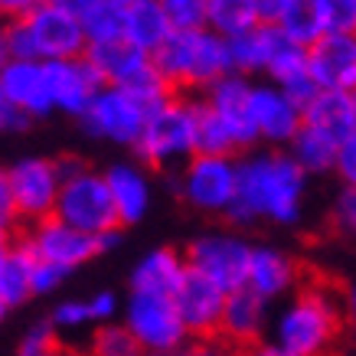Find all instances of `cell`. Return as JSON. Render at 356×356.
Wrapping results in <instances>:
<instances>
[{
	"label": "cell",
	"instance_id": "6da1fadb",
	"mask_svg": "<svg viewBox=\"0 0 356 356\" xmlns=\"http://www.w3.org/2000/svg\"><path fill=\"white\" fill-rule=\"evenodd\" d=\"M307 173L288 151H265L238 157V200L229 209V222L248 226L255 219H271L291 226L301 219Z\"/></svg>",
	"mask_w": 356,
	"mask_h": 356
},
{
	"label": "cell",
	"instance_id": "7a4b0ae2",
	"mask_svg": "<svg viewBox=\"0 0 356 356\" xmlns=\"http://www.w3.org/2000/svg\"><path fill=\"white\" fill-rule=\"evenodd\" d=\"M154 65L177 88H213L232 72L229 40L206 30H173V36L154 53Z\"/></svg>",
	"mask_w": 356,
	"mask_h": 356
},
{
	"label": "cell",
	"instance_id": "3957f363",
	"mask_svg": "<svg viewBox=\"0 0 356 356\" xmlns=\"http://www.w3.org/2000/svg\"><path fill=\"white\" fill-rule=\"evenodd\" d=\"M346 307L334 294L314 284L304 288L275 324V343L298 356H327L340 340Z\"/></svg>",
	"mask_w": 356,
	"mask_h": 356
},
{
	"label": "cell",
	"instance_id": "277c9868",
	"mask_svg": "<svg viewBox=\"0 0 356 356\" xmlns=\"http://www.w3.org/2000/svg\"><path fill=\"white\" fill-rule=\"evenodd\" d=\"M138 157L154 170H184L196 157V102L173 95L167 105L147 115L144 138L134 147Z\"/></svg>",
	"mask_w": 356,
	"mask_h": 356
},
{
	"label": "cell",
	"instance_id": "5b68a950",
	"mask_svg": "<svg viewBox=\"0 0 356 356\" xmlns=\"http://www.w3.org/2000/svg\"><path fill=\"white\" fill-rule=\"evenodd\" d=\"M173 190L186 206L213 216H229L238 200V157L196 154L184 170L173 173Z\"/></svg>",
	"mask_w": 356,
	"mask_h": 356
},
{
	"label": "cell",
	"instance_id": "8992f818",
	"mask_svg": "<svg viewBox=\"0 0 356 356\" xmlns=\"http://www.w3.org/2000/svg\"><path fill=\"white\" fill-rule=\"evenodd\" d=\"M56 219H63L72 229L88 232L95 238L118 232L121 216L105 173L86 170L82 177L63 184V193H59V203H56Z\"/></svg>",
	"mask_w": 356,
	"mask_h": 356
},
{
	"label": "cell",
	"instance_id": "52a82bcc",
	"mask_svg": "<svg viewBox=\"0 0 356 356\" xmlns=\"http://www.w3.org/2000/svg\"><path fill=\"white\" fill-rule=\"evenodd\" d=\"M124 327L138 337V343L147 350V356L184 353V343L190 337L173 298H157V294L131 291L128 304H124Z\"/></svg>",
	"mask_w": 356,
	"mask_h": 356
},
{
	"label": "cell",
	"instance_id": "ba28073f",
	"mask_svg": "<svg viewBox=\"0 0 356 356\" xmlns=\"http://www.w3.org/2000/svg\"><path fill=\"white\" fill-rule=\"evenodd\" d=\"M0 184L10 190L17 213H20V222L36 226V222L56 216V203H59V193H63V180H59L56 161L20 157V161H13L3 170Z\"/></svg>",
	"mask_w": 356,
	"mask_h": 356
},
{
	"label": "cell",
	"instance_id": "9c48e42d",
	"mask_svg": "<svg viewBox=\"0 0 356 356\" xmlns=\"http://www.w3.org/2000/svg\"><path fill=\"white\" fill-rule=\"evenodd\" d=\"M252 252L242 236L232 232H206L186 245V265L209 281H216L222 291H242L248 288V265H252Z\"/></svg>",
	"mask_w": 356,
	"mask_h": 356
},
{
	"label": "cell",
	"instance_id": "30bf717a",
	"mask_svg": "<svg viewBox=\"0 0 356 356\" xmlns=\"http://www.w3.org/2000/svg\"><path fill=\"white\" fill-rule=\"evenodd\" d=\"M26 245L33 248V255L43 261H53V265H63V268H79V265H86L88 259H95L102 255L105 248L118 245V232H111V236H88V232H79L72 229L69 222L63 219H43V222H36L30 226L26 232Z\"/></svg>",
	"mask_w": 356,
	"mask_h": 356
},
{
	"label": "cell",
	"instance_id": "8fae6325",
	"mask_svg": "<svg viewBox=\"0 0 356 356\" xmlns=\"http://www.w3.org/2000/svg\"><path fill=\"white\" fill-rule=\"evenodd\" d=\"M147 115L151 111L144 108L138 98H131L124 88L105 86L98 92L95 105L82 118V128L92 138L111 140L121 147H138L140 138H144V128H147Z\"/></svg>",
	"mask_w": 356,
	"mask_h": 356
},
{
	"label": "cell",
	"instance_id": "7c38bea8",
	"mask_svg": "<svg viewBox=\"0 0 356 356\" xmlns=\"http://www.w3.org/2000/svg\"><path fill=\"white\" fill-rule=\"evenodd\" d=\"M30 23V33L36 40L40 59L43 63H63V59H82L88 53L86 26L79 17H72L69 10H63L59 3L46 0L40 3L30 17H23Z\"/></svg>",
	"mask_w": 356,
	"mask_h": 356
},
{
	"label": "cell",
	"instance_id": "4fadbf2b",
	"mask_svg": "<svg viewBox=\"0 0 356 356\" xmlns=\"http://www.w3.org/2000/svg\"><path fill=\"white\" fill-rule=\"evenodd\" d=\"M229 291H222L216 281H209L200 271H186L180 291L173 294V304L184 317L186 330L196 340H219V327H222V314H226Z\"/></svg>",
	"mask_w": 356,
	"mask_h": 356
},
{
	"label": "cell",
	"instance_id": "5bb4252c",
	"mask_svg": "<svg viewBox=\"0 0 356 356\" xmlns=\"http://www.w3.org/2000/svg\"><path fill=\"white\" fill-rule=\"evenodd\" d=\"M252 118L259 128V140H268L271 147H291V140L304 128V108L284 88L259 82L252 88Z\"/></svg>",
	"mask_w": 356,
	"mask_h": 356
},
{
	"label": "cell",
	"instance_id": "9a60e30c",
	"mask_svg": "<svg viewBox=\"0 0 356 356\" xmlns=\"http://www.w3.org/2000/svg\"><path fill=\"white\" fill-rule=\"evenodd\" d=\"M46 79H49V95H53L56 111H65L72 118H86L88 108L95 105L98 92L105 88L86 56L82 59H63V63H46Z\"/></svg>",
	"mask_w": 356,
	"mask_h": 356
},
{
	"label": "cell",
	"instance_id": "2e32d148",
	"mask_svg": "<svg viewBox=\"0 0 356 356\" xmlns=\"http://www.w3.org/2000/svg\"><path fill=\"white\" fill-rule=\"evenodd\" d=\"M252 88H255V82L248 76L229 72L213 88H206V95H203L206 105L216 111L219 118L226 121V128L232 131L238 151L259 144V128H255V118H252Z\"/></svg>",
	"mask_w": 356,
	"mask_h": 356
},
{
	"label": "cell",
	"instance_id": "e0dca14e",
	"mask_svg": "<svg viewBox=\"0 0 356 356\" xmlns=\"http://www.w3.org/2000/svg\"><path fill=\"white\" fill-rule=\"evenodd\" d=\"M311 76L321 92H350L356 95V36L327 33L307 49Z\"/></svg>",
	"mask_w": 356,
	"mask_h": 356
},
{
	"label": "cell",
	"instance_id": "ac0fdd59",
	"mask_svg": "<svg viewBox=\"0 0 356 356\" xmlns=\"http://www.w3.org/2000/svg\"><path fill=\"white\" fill-rule=\"evenodd\" d=\"M0 102L26 111L30 118H43L56 111L49 95L46 63H3L0 65Z\"/></svg>",
	"mask_w": 356,
	"mask_h": 356
},
{
	"label": "cell",
	"instance_id": "d6986e66",
	"mask_svg": "<svg viewBox=\"0 0 356 356\" xmlns=\"http://www.w3.org/2000/svg\"><path fill=\"white\" fill-rule=\"evenodd\" d=\"M186 255L177 248H151L131 271V291L134 294H157V298H173L184 284Z\"/></svg>",
	"mask_w": 356,
	"mask_h": 356
},
{
	"label": "cell",
	"instance_id": "ffe728a7",
	"mask_svg": "<svg viewBox=\"0 0 356 356\" xmlns=\"http://www.w3.org/2000/svg\"><path fill=\"white\" fill-rule=\"evenodd\" d=\"M265 304L252 288L232 291L226 301V314H222V327H219V340L229 343L232 350H248L259 343V334L265 327Z\"/></svg>",
	"mask_w": 356,
	"mask_h": 356
},
{
	"label": "cell",
	"instance_id": "44dd1931",
	"mask_svg": "<svg viewBox=\"0 0 356 356\" xmlns=\"http://www.w3.org/2000/svg\"><path fill=\"white\" fill-rule=\"evenodd\" d=\"M33 265L36 255L26 238L7 242L0 248V311L10 314L33 298Z\"/></svg>",
	"mask_w": 356,
	"mask_h": 356
},
{
	"label": "cell",
	"instance_id": "7402d4cb",
	"mask_svg": "<svg viewBox=\"0 0 356 356\" xmlns=\"http://www.w3.org/2000/svg\"><path fill=\"white\" fill-rule=\"evenodd\" d=\"M86 59L92 63L102 82L111 88H131L147 69L154 65V56L140 53L128 43H108V46H88Z\"/></svg>",
	"mask_w": 356,
	"mask_h": 356
},
{
	"label": "cell",
	"instance_id": "603a6c76",
	"mask_svg": "<svg viewBox=\"0 0 356 356\" xmlns=\"http://www.w3.org/2000/svg\"><path fill=\"white\" fill-rule=\"evenodd\" d=\"M115 206H118L121 226H134L151 209V177L138 163H111L105 170Z\"/></svg>",
	"mask_w": 356,
	"mask_h": 356
},
{
	"label": "cell",
	"instance_id": "cb8c5ba5",
	"mask_svg": "<svg viewBox=\"0 0 356 356\" xmlns=\"http://www.w3.org/2000/svg\"><path fill=\"white\" fill-rule=\"evenodd\" d=\"M304 124L321 131L324 138L343 144L350 134H356V95L350 92H321L304 108Z\"/></svg>",
	"mask_w": 356,
	"mask_h": 356
},
{
	"label": "cell",
	"instance_id": "d4e9b609",
	"mask_svg": "<svg viewBox=\"0 0 356 356\" xmlns=\"http://www.w3.org/2000/svg\"><path fill=\"white\" fill-rule=\"evenodd\" d=\"M288 36L278 30V26H268V23H259L255 30H248L245 36H236L229 40V56H232V72L238 76H268V65L278 53V46L284 43Z\"/></svg>",
	"mask_w": 356,
	"mask_h": 356
},
{
	"label": "cell",
	"instance_id": "484cf974",
	"mask_svg": "<svg viewBox=\"0 0 356 356\" xmlns=\"http://www.w3.org/2000/svg\"><path fill=\"white\" fill-rule=\"evenodd\" d=\"M173 36V23L157 0H138L124 7V43L154 56Z\"/></svg>",
	"mask_w": 356,
	"mask_h": 356
},
{
	"label": "cell",
	"instance_id": "4316f807",
	"mask_svg": "<svg viewBox=\"0 0 356 356\" xmlns=\"http://www.w3.org/2000/svg\"><path fill=\"white\" fill-rule=\"evenodd\" d=\"M298 281V265H294L281 248L255 245L252 265H248V288L259 294L261 301H275Z\"/></svg>",
	"mask_w": 356,
	"mask_h": 356
},
{
	"label": "cell",
	"instance_id": "83f0119b",
	"mask_svg": "<svg viewBox=\"0 0 356 356\" xmlns=\"http://www.w3.org/2000/svg\"><path fill=\"white\" fill-rule=\"evenodd\" d=\"M261 23L255 0H209V17L206 26L219 33L222 40H236L245 36L248 30H255Z\"/></svg>",
	"mask_w": 356,
	"mask_h": 356
},
{
	"label": "cell",
	"instance_id": "f1b7e54d",
	"mask_svg": "<svg viewBox=\"0 0 356 356\" xmlns=\"http://www.w3.org/2000/svg\"><path fill=\"white\" fill-rule=\"evenodd\" d=\"M278 30L291 40V43L311 49L317 40L327 36L324 13H321V0H291V7L284 10L278 20Z\"/></svg>",
	"mask_w": 356,
	"mask_h": 356
},
{
	"label": "cell",
	"instance_id": "f546056e",
	"mask_svg": "<svg viewBox=\"0 0 356 356\" xmlns=\"http://www.w3.org/2000/svg\"><path fill=\"white\" fill-rule=\"evenodd\" d=\"M337 151H340V144L330 138H324L321 131H314L304 124L301 134L291 140V147H288V154L294 157V163L301 167L307 177L311 173H327L337 167Z\"/></svg>",
	"mask_w": 356,
	"mask_h": 356
},
{
	"label": "cell",
	"instance_id": "4dcf8cb0",
	"mask_svg": "<svg viewBox=\"0 0 356 356\" xmlns=\"http://www.w3.org/2000/svg\"><path fill=\"white\" fill-rule=\"evenodd\" d=\"M238 144L232 138V131L226 128V121L206 105L203 98H196V154L206 157H236Z\"/></svg>",
	"mask_w": 356,
	"mask_h": 356
},
{
	"label": "cell",
	"instance_id": "1f68e13d",
	"mask_svg": "<svg viewBox=\"0 0 356 356\" xmlns=\"http://www.w3.org/2000/svg\"><path fill=\"white\" fill-rule=\"evenodd\" d=\"M82 26H86L88 46L124 43V3H118V0H105L102 7H95V10L82 20Z\"/></svg>",
	"mask_w": 356,
	"mask_h": 356
},
{
	"label": "cell",
	"instance_id": "d6a6232c",
	"mask_svg": "<svg viewBox=\"0 0 356 356\" xmlns=\"http://www.w3.org/2000/svg\"><path fill=\"white\" fill-rule=\"evenodd\" d=\"M88 356H147V350L124 324H102L92 337Z\"/></svg>",
	"mask_w": 356,
	"mask_h": 356
},
{
	"label": "cell",
	"instance_id": "836d02e7",
	"mask_svg": "<svg viewBox=\"0 0 356 356\" xmlns=\"http://www.w3.org/2000/svg\"><path fill=\"white\" fill-rule=\"evenodd\" d=\"M0 53H3V63H43L26 20H7L0 33Z\"/></svg>",
	"mask_w": 356,
	"mask_h": 356
},
{
	"label": "cell",
	"instance_id": "e575fe53",
	"mask_svg": "<svg viewBox=\"0 0 356 356\" xmlns=\"http://www.w3.org/2000/svg\"><path fill=\"white\" fill-rule=\"evenodd\" d=\"M173 30H206L209 0H157Z\"/></svg>",
	"mask_w": 356,
	"mask_h": 356
},
{
	"label": "cell",
	"instance_id": "d590c367",
	"mask_svg": "<svg viewBox=\"0 0 356 356\" xmlns=\"http://www.w3.org/2000/svg\"><path fill=\"white\" fill-rule=\"evenodd\" d=\"M327 33L356 36V0H321Z\"/></svg>",
	"mask_w": 356,
	"mask_h": 356
},
{
	"label": "cell",
	"instance_id": "8d00e7d4",
	"mask_svg": "<svg viewBox=\"0 0 356 356\" xmlns=\"http://www.w3.org/2000/svg\"><path fill=\"white\" fill-rule=\"evenodd\" d=\"M56 343H59V340H56L53 321H40V324H33L30 330L20 337V343H17V356H46Z\"/></svg>",
	"mask_w": 356,
	"mask_h": 356
},
{
	"label": "cell",
	"instance_id": "74e56055",
	"mask_svg": "<svg viewBox=\"0 0 356 356\" xmlns=\"http://www.w3.org/2000/svg\"><path fill=\"white\" fill-rule=\"evenodd\" d=\"M49 321H53L56 330H76V327H82V324L92 321L88 301H63V304H56V311H53Z\"/></svg>",
	"mask_w": 356,
	"mask_h": 356
},
{
	"label": "cell",
	"instance_id": "f35d334b",
	"mask_svg": "<svg viewBox=\"0 0 356 356\" xmlns=\"http://www.w3.org/2000/svg\"><path fill=\"white\" fill-rule=\"evenodd\" d=\"M334 226L343 236H356V186H343L334 200Z\"/></svg>",
	"mask_w": 356,
	"mask_h": 356
},
{
	"label": "cell",
	"instance_id": "ab89813d",
	"mask_svg": "<svg viewBox=\"0 0 356 356\" xmlns=\"http://www.w3.org/2000/svg\"><path fill=\"white\" fill-rule=\"evenodd\" d=\"M65 278H69V268H63V265H53V261L36 259V265H33V294H49V291H56V288H59Z\"/></svg>",
	"mask_w": 356,
	"mask_h": 356
},
{
	"label": "cell",
	"instance_id": "60d3db41",
	"mask_svg": "<svg viewBox=\"0 0 356 356\" xmlns=\"http://www.w3.org/2000/svg\"><path fill=\"white\" fill-rule=\"evenodd\" d=\"M334 173L343 180V186H356V134H350V138L340 144Z\"/></svg>",
	"mask_w": 356,
	"mask_h": 356
},
{
	"label": "cell",
	"instance_id": "b9f144b4",
	"mask_svg": "<svg viewBox=\"0 0 356 356\" xmlns=\"http://www.w3.org/2000/svg\"><path fill=\"white\" fill-rule=\"evenodd\" d=\"M88 311H92V321L105 324V321H111L115 311H118V298H115L111 291H98V294L88 298Z\"/></svg>",
	"mask_w": 356,
	"mask_h": 356
},
{
	"label": "cell",
	"instance_id": "7bdbcfd3",
	"mask_svg": "<svg viewBox=\"0 0 356 356\" xmlns=\"http://www.w3.org/2000/svg\"><path fill=\"white\" fill-rule=\"evenodd\" d=\"M30 115L20 108H13V105H7V102H0V128L3 131H26L30 128Z\"/></svg>",
	"mask_w": 356,
	"mask_h": 356
},
{
	"label": "cell",
	"instance_id": "ee69618b",
	"mask_svg": "<svg viewBox=\"0 0 356 356\" xmlns=\"http://www.w3.org/2000/svg\"><path fill=\"white\" fill-rule=\"evenodd\" d=\"M255 7H259L261 23H268V26H278V20L284 17V10L291 7V0H255Z\"/></svg>",
	"mask_w": 356,
	"mask_h": 356
},
{
	"label": "cell",
	"instance_id": "f6af8a7d",
	"mask_svg": "<svg viewBox=\"0 0 356 356\" xmlns=\"http://www.w3.org/2000/svg\"><path fill=\"white\" fill-rule=\"evenodd\" d=\"M186 356H242V353L232 350L229 343H222V340H200L196 346L186 350Z\"/></svg>",
	"mask_w": 356,
	"mask_h": 356
},
{
	"label": "cell",
	"instance_id": "bcb514c9",
	"mask_svg": "<svg viewBox=\"0 0 356 356\" xmlns=\"http://www.w3.org/2000/svg\"><path fill=\"white\" fill-rule=\"evenodd\" d=\"M40 3H46V0H0V10H3L7 20H23V17H30Z\"/></svg>",
	"mask_w": 356,
	"mask_h": 356
},
{
	"label": "cell",
	"instance_id": "7dc6e473",
	"mask_svg": "<svg viewBox=\"0 0 356 356\" xmlns=\"http://www.w3.org/2000/svg\"><path fill=\"white\" fill-rule=\"evenodd\" d=\"M56 170H59V180H63V184H69V180L82 177L88 167L82 163V157H76V154H65V157H59V161H56Z\"/></svg>",
	"mask_w": 356,
	"mask_h": 356
},
{
	"label": "cell",
	"instance_id": "c3c4849f",
	"mask_svg": "<svg viewBox=\"0 0 356 356\" xmlns=\"http://www.w3.org/2000/svg\"><path fill=\"white\" fill-rule=\"evenodd\" d=\"M53 3H59L63 10H69L72 17H79V20H86L88 13L95 10V7H102L105 0H53Z\"/></svg>",
	"mask_w": 356,
	"mask_h": 356
},
{
	"label": "cell",
	"instance_id": "681fc988",
	"mask_svg": "<svg viewBox=\"0 0 356 356\" xmlns=\"http://www.w3.org/2000/svg\"><path fill=\"white\" fill-rule=\"evenodd\" d=\"M242 356H298V353L284 350L281 343H255V346H248V350H242Z\"/></svg>",
	"mask_w": 356,
	"mask_h": 356
},
{
	"label": "cell",
	"instance_id": "f907efd6",
	"mask_svg": "<svg viewBox=\"0 0 356 356\" xmlns=\"http://www.w3.org/2000/svg\"><path fill=\"white\" fill-rule=\"evenodd\" d=\"M343 307H346V317H350V321H356V288L343 291Z\"/></svg>",
	"mask_w": 356,
	"mask_h": 356
},
{
	"label": "cell",
	"instance_id": "816d5d0a",
	"mask_svg": "<svg viewBox=\"0 0 356 356\" xmlns=\"http://www.w3.org/2000/svg\"><path fill=\"white\" fill-rule=\"evenodd\" d=\"M46 356H79V353H76V350H69V346H65V343H56V346H53V350H49V353H46Z\"/></svg>",
	"mask_w": 356,
	"mask_h": 356
},
{
	"label": "cell",
	"instance_id": "f5cc1de1",
	"mask_svg": "<svg viewBox=\"0 0 356 356\" xmlns=\"http://www.w3.org/2000/svg\"><path fill=\"white\" fill-rule=\"evenodd\" d=\"M157 356H186V350H184V353H157Z\"/></svg>",
	"mask_w": 356,
	"mask_h": 356
},
{
	"label": "cell",
	"instance_id": "db71d44e",
	"mask_svg": "<svg viewBox=\"0 0 356 356\" xmlns=\"http://www.w3.org/2000/svg\"><path fill=\"white\" fill-rule=\"evenodd\" d=\"M118 3H124V7H128V3H138V0H118Z\"/></svg>",
	"mask_w": 356,
	"mask_h": 356
}]
</instances>
